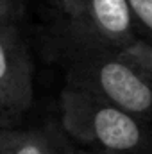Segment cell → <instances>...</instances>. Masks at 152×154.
<instances>
[{
	"label": "cell",
	"instance_id": "277c9868",
	"mask_svg": "<svg viewBox=\"0 0 152 154\" xmlns=\"http://www.w3.org/2000/svg\"><path fill=\"white\" fill-rule=\"evenodd\" d=\"M0 99L9 115L32 104V61L14 23H0Z\"/></svg>",
	"mask_w": 152,
	"mask_h": 154
},
{
	"label": "cell",
	"instance_id": "5b68a950",
	"mask_svg": "<svg viewBox=\"0 0 152 154\" xmlns=\"http://www.w3.org/2000/svg\"><path fill=\"white\" fill-rule=\"evenodd\" d=\"M0 154H54L48 140L38 131L0 125Z\"/></svg>",
	"mask_w": 152,
	"mask_h": 154
},
{
	"label": "cell",
	"instance_id": "6da1fadb",
	"mask_svg": "<svg viewBox=\"0 0 152 154\" xmlns=\"http://www.w3.org/2000/svg\"><path fill=\"white\" fill-rule=\"evenodd\" d=\"M66 84L86 90L141 120L152 118V81L122 50L66 41Z\"/></svg>",
	"mask_w": 152,
	"mask_h": 154
},
{
	"label": "cell",
	"instance_id": "30bf717a",
	"mask_svg": "<svg viewBox=\"0 0 152 154\" xmlns=\"http://www.w3.org/2000/svg\"><path fill=\"white\" fill-rule=\"evenodd\" d=\"M18 2H20V4H22V5H23V2H25V0H18Z\"/></svg>",
	"mask_w": 152,
	"mask_h": 154
},
{
	"label": "cell",
	"instance_id": "3957f363",
	"mask_svg": "<svg viewBox=\"0 0 152 154\" xmlns=\"http://www.w3.org/2000/svg\"><path fill=\"white\" fill-rule=\"evenodd\" d=\"M66 18V41L123 50L138 36L127 0H57Z\"/></svg>",
	"mask_w": 152,
	"mask_h": 154
},
{
	"label": "cell",
	"instance_id": "ba28073f",
	"mask_svg": "<svg viewBox=\"0 0 152 154\" xmlns=\"http://www.w3.org/2000/svg\"><path fill=\"white\" fill-rule=\"evenodd\" d=\"M22 7L18 0H0V23H14Z\"/></svg>",
	"mask_w": 152,
	"mask_h": 154
},
{
	"label": "cell",
	"instance_id": "9c48e42d",
	"mask_svg": "<svg viewBox=\"0 0 152 154\" xmlns=\"http://www.w3.org/2000/svg\"><path fill=\"white\" fill-rule=\"evenodd\" d=\"M0 109H4V104H2V99H0Z\"/></svg>",
	"mask_w": 152,
	"mask_h": 154
},
{
	"label": "cell",
	"instance_id": "7a4b0ae2",
	"mask_svg": "<svg viewBox=\"0 0 152 154\" xmlns=\"http://www.w3.org/2000/svg\"><path fill=\"white\" fill-rule=\"evenodd\" d=\"M61 122L66 133L106 154H143L152 145L143 120L86 90L65 86Z\"/></svg>",
	"mask_w": 152,
	"mask_h": 154
},
{
	"label": "cell",
	"instance_id": "52a82bcc",
	"mask_svg": "<svg viewBox=\"0 0 152 154\" xmlns=\"http://www.w3.org/2000/svg\"><path fill=\"white\" fill-rule=\"evenodd\" d=\"M134 23H136V31L143 34L145 41L152 43V0H127Z\"/></svg>",
	"mask_w": 152,
	"mask_h": 154
},
{
	"label": "cell",
	"instance_id": "8992f818",
	"mask_svg": "<svg viewBox=\"0 0 152 154\" xmlns=\"http://www.w3.org/2000/svg\"><path fill=\"white\" fill-rule=\"evenodd\" d=\"M122 54L125 57H129L136 66H140L141 72L152 81V43L138 38L134 43L125 47L122 50Z\"/></svg>",
	"mask_w": 152,
	"mask_h": 154
}]
</instances>
